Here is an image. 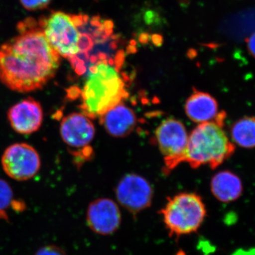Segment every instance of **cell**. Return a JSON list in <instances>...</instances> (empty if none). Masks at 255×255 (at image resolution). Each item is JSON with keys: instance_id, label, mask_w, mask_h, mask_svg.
<instances>
[{"instance_id": "obj_1", "label": "cell", "mask_w": 255, "mask_h": 255, "mask_svg": "<svg viewBox=\"0 0 255 255\" xmlns=\"http://www.w3.org/2000/svg\"><path fill=\"white\" fill-rule=\"evenodd\" d=\"M18 35L0 48V80L14 91L41 89L60 66L57 54L39 24L27 18L17 25Z\"/></svg>"}, {"instance_id": "obj_2", "label": "cell", "mask_w": 255, "mask_h": 255, "mask_svg": "<svg viewBox=\"0 0 255 255\" xmlns=\"http://www.w3.org/2000/svg\"><path fill=\"white\" fill-rule=\"evenodd\" d=\"M121 58L108 59L105 53H99L90 58L91 65L80 90V108L89 118H100L127 98V85L119 67Z\"/></svg>"}, {"instance_id": "obj_3", "label": "cell", "mask_w": 255, "mask_h": 255, "mask_svg": "<svg viewBox=\"0 0 255 255\" xmlns=\"http://www.w3.org/2000/svg\"><path fill=\"white\" fill-rule=\"evenodd\" d=\"M226 114L220 113L214 122L199 124L189 135L184 162L192 168L209 165L216 169L229 158L236 146L223 129Z\"/></svg>"}, {"instance_id": "obj_4", "label": "cell", "mask_w": 255, "mask_h": 255, "mask_svg": "<svg viewBox=\"0 0 255 255\" xmlns=\"http://www.w3.org/2000/svg\"><path fill=\"white\" fill-rule=\"evenodd\" d=\"M206 208L200 196L194 193H180L169 198L159 211L170 237L197 232L206 217Z\"/></svg>"}, {"instance_id": "obj_5", "label": "cell", "mask_w": 255, "mask_h": 255, "mask_svg": "<svg viewBox=\"0 0 255 255\" xmlns=\"http://www.w3.org/2000/svg\"><path fill=\"white\" fill-rule=\"evenodd\" d=\"M51 48L72 66L81 55V32L75 15L53 11L38 21Z\"/></svg>"}, {"instance_id": "obj_6", "label": "cell", "mask_w": 255, "mask_h": 255, "mask_svg": "<svg viewBox=\"0 0 255 255\" xmlns=\"http://www.w3.org/2000/svg\"><path fill=\"white\" fill-rule=\"evenodd\" d=\"M159 149L165 164L164 172L169 174L184 162L189 135L184 124L174 119H167L155 130Z\"/></svg>"}, {"instance_id": "obj_7", "label": "cell", "mask_w": 255, "mask_h": 255, "mask_svg": "<svg viewBox=\"0 0 255 255\" xmlns=\"http://www.w3.org/2000/svg\"><path fill=\"white\" fill-rule=\"evenodd\" d=\"M82 113H73L64 117L60 127V135L67 145L73 150L78 164L91 158L93 154L90 144L95 135V128L91 120Z\"/></svg>"}, {"instance_id": "obj_8", "label": "cell", "mask_w": 255, "mask_h": 255, "mask_svg": "<svg viewBox=\"0 0 255 255\" xmlns=\"http://www.w3.org/2000/svg\"><path fill=\"white\" fill-rule=\"evenodd\" d=\"M1 164L5 173L15 180L26 181L41 168V159L34 147L27 143H15L5 150Z\"/></svg>"}, {"instance_id": "obj_9", "label": "cell", "mask_w": 255, "mask_h": 255, "mask_svg": "<svg viewBox=\"0 0 255 255\" xmlns=\"http://www.w3.org/2000/svg\"><path fill=\"white\" fill-rule=\"evenodd\" d=\"M116 195L121 205L132 215L150 207L153 190L150 182L136 174L124 176L116 188Z\"/></svg>"}, {"instance_id": "obj_10", "label": "cell", "mask_w": 255, "mask_h": 255, "mask_svg": "<svg viewBox=\"0 0 255 255\" xmlns=\"http://www.w3.org/2000/svg\"><path fill=\"white\" fill-rule=\"evenodd\" d=\"M87 222L94 232L109 236L118 230L122 222V214L118 205L112 199H99L89 206Z\"/></svg>"}, {"instance_id": "obj_11", "label": "cell", "mask_w": 255, "mask_h": 255, "mask_svg": "<svg viewBox=\"0 0 255 255\" xmlns=\"http://www.w3.org/2000/svg\"><path fill=\"white\" fill-rule=\"evenodd\" d=\"M7 117L15 131L21 134H31L41 127L43 112L39 102L27 98L12 106L8 112Z\"/></svg>"}, {"instance_id": "obj_12", "label": "cell", "mask_w": 255, "mask_h": 255, "mask_svg": "<svg viewBox=\"0 0 255 255\" xmlns=\"http://www.w3.org/2000/svg\"><path fill=\"white\" fill-rule=\"evenodd\" d=\"M100 123L113 137H122L128 135L135 128L137 123L135 112L123 102L107 111L100 117Z\"/></svg>"}, {"instance_id": "obj_13", "label": "cell", "mask_w": 255, "mask_h": 255, "mask_svg": "<svg viewBox=\"0 0 255 255\" xmlns=\"http://www.w3.org/2000/svg\"><path fill=\"white\" fill-rule=\"evenodd\" d=\"M187 116L195 123L214 122L219 116L217 101L209 94L195 91L185 104Z\"/></svg>"}, {"instance_id": "obj_14", "label": "cell", "mask_w": 255, "mask_h": 255, "mask_svg": "<svg viewBox=\"0 0 255 255\" xmlns=\"http://www.w3.org/2000/svg\"><path fill=\"white\" fill-rule=\"evenodd\" d=\"M211 189L218 200L223 203L232 202L243 194V182L237 174L231 171H221L211 179Z\"/></svg>"}, {"instance_id": "obj_15", "label": "cell", "mask_w": 255, "mask_h": 255, "mask_svg": "<svg viewBox=\"0 0 255 255\" xmlns=\"http://www.w3.org/2000/svg\"><path fill=\"white\" fill-rule=\"evenodd\" d=\"M233 141L244 148L255 147V117H244L233 124Z\"/></svg>"}, {"instance_id": "obj_16", "label": "cell", "mask_w": 255, "mask_h": 255, "mask_svg": "<svg viewBox=\"0 0 255 255\" xmlns=\"http://www.w3.org/2000/svg\"><path fill=\"white\" fill-rule=\"evenodd\" d=\"M10 208L16 211H23L25 204L15 200L12 189L7 182L0 179V219L9 221L8 211Z\"/></svg>"}, {"instance_id": "obj_17", "label": "cell", "mask_w": 255, "mask_h": 255, "mask_svg": "<svg viewBox=\"0 0 255 255\" xmlns=\"http://www.w3.org/2000/svg\"><path fill=\"white\" fill-rule=\"evenodd\" d=\"M21 5L28 11H38L46 8L51 0H19Z\"/></svg>"}, {"instance_id": "obj_18", "label": "cell", "mask_w": 255, "mask_h": 255, "mask_svg": "<svg viewBox=\"0 0 255 255\" xmlns=\"http://www.w3.org/2000/svg\"><path fill=\"white\" fill-rule=\"evenodd\" d=\"M35 255H67L65 252L59 247L46 246L40 248Z\"/></svg>"}, {"instance_id": "obj_19", "label": "cell", "mask_w": 255, "mask_h": 255, "mask_svg": "<svg viewBox=\"0 0 255 255\" xmlns=\"http://www.w3.org/2000/svg\"><path fill=\"white\" fill-rule=\"evenodd\" d=\"M247 45L250 53L255 58V32L247 40Z\"/></svg>"}, {"instance_id": "obj_20", "label": "cell", "mask_w": 255, "mask_h": 255, "mask_svg": "<svg viewBox=\"0 0 255 255\" xmlns=\"http://www.w3.org/2000/svg\"><path fill=\"white\" fill-rule=\"evenodd\" d=\"M233 255H255V248L251 250H238Z\"/></svg>"}]
</instances>
